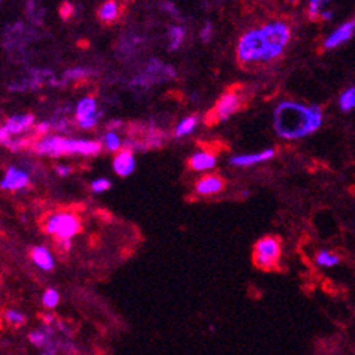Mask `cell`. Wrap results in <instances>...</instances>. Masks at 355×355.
<instances>
[{
  "mask_svg": "<svg viewBox=\"0 0 355 355\" xmlns=\"http://www.w3.org/2000/svg\"><path fill=\"white\" fill-rule=\"evenodd\" d=\"M338 262H340V256L330 250H320L319 254L316 255V263L319 266L331 267L338 265Z\"/></svg>",
  "mask_w": 355,
  "mask_h": 355,
  "instance_id": "cell-19",
  "label": "cell"
},
{
  "mask_svg": "<svg viewBox=\"0 0 355 355\" xmlns=\"http://www.w3.org/2000/svg\"><path fill=\"white\" fill-rule=\"evenodd\" d=\"M37 131L40 132V133H43V135L50 133V131H53V123H51L50 120H44L41 123L37 124Z\"/></svg>",
  "mask_w": 355,
  "mask_h": 355,
  "instance_id": "cell-30",
  "label": "cell"
},
{
  "mask_svg": "<svg viewBox=\"0 0 355 355\" xmlns=\"http://www.w3.org/2000/svg\"><path fill=\"white\" fill-rule=\"evenodd\" d=\"M225 187L224 178L219 176H204L196 184V191L198 196H214L221 193Z\"/></svg>",
  "mask_w": 355,
  "mask_h": 355,
  "instance_id": "cell-11",
  "label": "cell"
},
{
  "mask_svg": "<svg viewBox=\"0 0 355 355\" xmlns=\"http://www.w3.org/2000/svg\"><path fill=\"white\" fill-rule=\"evenodd\" d=\"M221 2H225V0H221Z\"/></svg>",
  "mask_w": 355,
  "mask_h": 355,
  "instance_id": "cell-37",
  "label": "cell"
},
{
  "mask_svg": "<svg viewBox=\"0 0 355 355\" xmlns=\"http://www.w3.org/2000/svg\"><path fill=\"white\" fill-rule=\"evenodd\" d=\"M338 105L341 108V111L344 112H349L355 108V87L345 89L343 94L340 95L338 99Z\"/></svg>",
  "mask_w": 355,
  "mask_h": 355,
  "instance_id": "cell-20",
  "label": "cell"
},
{
  "mask_svg": "<svg viewBox=\"0 0 355 355\" xmlns=\"http://www.w3.org/2000/svg\"><path fill=\"white\" fill-rule=\"evenodd\" d=\"M217 164V156L211 152H200L193 154L189 160V166L194 172H207Z\"/></svg>",
  "mask_w": 355,
  "mask_h": 355,
  "instance_id": "cell-13",
  "label": "cell"
},
{
  "mask_svg": "<svg viewBox=\"0 0 355 355\" xmlns=\"http://www.w3.org/2000/svg\"><path fill=\"white\" fill-rule=\"evenodd\" d=\"M111 185H112V183L108 180V178H96V180H94L92 183H91V190L94 191L95 194H102V193H105V191H108V190L111 189Z\"/></svg>",
  "mask_w": 355,
  "mask_h": 355,
  "instance_id": "cell-26",
  "label": "cell"
},
{
  "mask_svg": "<svg viewBox=\"0 0 355 355\" xmlns=\"http://www.w3.org/2000/svg\"><path fill=\"white\" fill-rule=\"evenodd\" d=\"M36 153L43 156L57 157L61 154H81V156H95L102 150L99 142L83 140V139H68L62 136H46L34 144Z\"/></svg>",
  "mask_w": 355,
  "mask_h": 355,
  "instance_id": "cell-3",
  "label": "cell"
},
{
  "mask_svg": "<svg viewBox=\"0 0 355 355\" xmlns=\"http://www.w3.org/2000/svg\"><path fill=\"white\" fill-rule=\"evenodd\" d=\"M102 113H96V115H94V116H88V118H83V119H78V126L81 128V129H85V131H89V129H92L95 124L98 123V119H99V116H101Z\"/></svg>",
  "mask_w": 355,
  "mask_h": 355,
  "instance_id": "cell-27",
  "label": "cell"
},
{
  "mask_svg": "<svg viewBox=\"0 0 355 355\" xmlns=\"http://www.w3.org/2000/svg\"><path fill=\"white\" fill-rule=\"evenodd\" d=\"M43 306L48 310L55 308L59 303V293L55 289H47L43 295Z\"/></svg>",
  "mask_w": 355,
  "mask_h": 355,
  "instance_id": "cell-21",
  "label": "cell"
},
{
  "mask_svg": "<svg viewBox=\"0 0 355 355\" xmlns=\"http://www.w3.org/2000/svg\"><path fill=\"white\" fill-rule=\"evenodd\" d=\"M31 259L34 262V265L40 267L44 272L53 270L54 265H55L53 254L46 246H36V248H33V250H31Z\"/></svg>",
  "mask_w": 355,
  "mask_h": 355,
  "instance_id": "cell-14",
  "label": "cell"
},
{
  "mask_svg": "<svg viewBox=\"0 0 355 355\" xmlns=\"http://www.w3.org/2000/svg\"><path fill=\"white\" fill-rule=\"evenodd\" d=\"M36 118L30 113H23V115H14L12 118L7 119V122L5 123L6 131L14 136V135H20L23 132L29 131L30 128L34 124Z\"/></svg>",
  "mask_w": 355,
  "mask_h": 355,
  "instance_id": "cell-12",
  "label": "cell"
},
{
  "mask_svg": "<svg viewBox=\"0 0 355 355\" xmlns=\"http://www.w3.org/2000/svg\"><path fill=\"white\" fill-rule=\"evenodd\" d=\"M323 123V111L317 105L283 101L273 112V128L279 136L289 140L311 135Z\"/></svg>",
  "mask_w": 355,
  "mask_h": 355,
  "instance_id": "cell-2",
  "label": "cell"
},
{
  "mask_svg": "<svg viewBox=\"0 0 355 355\" xmlns=\"http://www.w3.org/2000/svg\"><path fill=\"white\" fill-rule=\"evenodd\" d=\"M5 319L12 327H22L26 323V316H24L22 311L18 310H14V308H9L5 313Z\"/></svg>",
  "mask_w": 355,
  "mask_h": 355,
  "instance_id": "cell-22",
  "label": "cell"
},
{
  "mask_svg": "<svg viewBox=\"0 0 355 355\" xmlns=\"http://www.w3.org/2000/svg\"><path fill=\"white\" fill-rule=\"evenodd\" d=\"M136 160L131 149H122L113 159V170L120 177H128L135 172Z\"/></svg>",
  "mask_w": 355,
  "mask_h": 355,
  "instance_id": "cell-9",
  "label": "cell"
},
{
  "mask_svg": "<svg viewBox=\"0 0 355 355\" xmlns=\"http://www.w3.org/2000/svg\"><path fill=\"white\" fill-rule=\"evenodd\" d=\"M103 144L108 150L111 152H118L122 148V142H120V137L115 133V132H108L107 135L103 136Z\"/></svg>",
  "mask_w": 355,
  "mask_h": 355,
  "instance_id": "cell-25",
  "label": "cell"
},
{
  "mask_svg": "<svg viewBox=\"0 0 355 355\" xmlns=\"http://www.w3.org/2000/svg\"><path fill=\"white\" fill-rule=\"evenodd\" d=\"M59 248L62 249L64 252H70L72 248V239H62V241H58Z\"/></svg>",
  "mask_w": 355,
  "mask_h": 355,
  "instance_id": "cell-34",
  "label": "cell"
},
{
  "mask_svg": "<svg viewBox=\"0 0 355 355\" xmlns=\"http://www.w3.org/2000/svg\"><path fill=\"white\" fill-rule=\"evenodd\" d=\"M169 38H170V50L176 51L181 47V44L184 43L185 38V30L181 26H172V29L169 31Z\"/></svg>",
  "mask_w": 355,
  "mask_h": 355,
  "instance_id": "cell-18",
  "label": "cell"
},
{
  "mask_svg": "<svg viewBox=\"0 0 355 355\" xmlns=\"http://www.w3.org/2000/svg\"><path fill=\"white\" fill-rule=\"evenodd\" d=\"M275 154H276V150H275V149H265V150H262V152H258V153L254 154H239V156H234V157L229 160V163H231L232 166L249 167L273 159Z\"/></svg>",
  "mask_w": 355,
  "mask_h": 355,
  "instance_id": "cell-10",
  "label": "cell"
},
{
  "mask_svg": "<svg viewBox=\"0 0 355 355\" xmlns=\"http://www.w3.org/2000/svg\"><path fill=\"white\" fill-rule=\"evenodd\" d=\"M55 172H57L59 177H67V176L71 174L72 169L70 166H66V164H59V166L55 167Z\"/></svg>",
  "mask_w": 355,
  "mask_h": 355,
  "instance_id": "cell-32",
  "label": "cell"
},
{
  "mask_svg": "<svg viewBox=\"0 0 355 355\" xmlns=\"http://www.w3.org/2000/svg\"><path fill=\"white\" fill-rule=\"evenodd\" d=\"M10 139H12V135L6 131V128H5V126H0V143L6 146L7 143L10 142Z\"/></svg>",
  "mask_w": 355,
  "mask_h": 355,
  "instance_id": "cell-33",
  "label": "cell"
},
{
  "mask_svg": "<svg viewBox=\"0 0 355 355\" xmlns=\"http://www.w3.org/2000/svg\"><path fill=\"white\" fill-rule=\"evenodd\" d=\"M26 144H27L26 139H10V142L7 143L6 148L10 149L12 152H18V150H22Z\"/></svg>",
  "mask_w": 355,
  "mask_h": 355,
  "instance_id": "cell-29",
  "label": "cell"
},
{
  "mask_svg": "<svg viewBox=\"0 0 355 355\" xmlns=\"http://www.w3.org/2000/svg\"><path fill=\"white\" fill-rule=\"evenodd\" d=\"M331 18H332L331 10H323V12L320 13V20H326V22H328V20H331Z\"/></svg>",
  "mask_w": 355,
  "mask_h": 355,
  "instance_id": "cell-35",
  "label": "cell"
},
{
  "mask_svg": "<svg viewBox=\"0 0 355 355\" xmlns=\"http://www.w3.org/2000/svg\"><path fill=\"white\" fill-rule=\"evenodd\" d=\"M81 219L78 215L72 213H58L50 215L44 229L50 235H54L58 241L62 239H72L81 232Z\"/></svg>",
  "mask_w": 355,
  "mask_h": 355,
  "instance_id": "cell-5",
  "label": "cell"
},
{
  "mask_svg": "<svg viewBox=\"0 0 355 355\" xmlns=\"http://www.w3.org/2000/svg\"><path fill=\"white\" fill-rule=\"evenodd\" d=\"M243 98L242 94L237 91V89H229L219 96V99L215 103V107L210 113V118L207 122H224L226 119H229L237 113L241 108H242Z\"/></svg>",
  "mask_w": 355,
  "mask_h": 355,
  "instance_id": "cell-6",
  "label": "cell"
},
{
  "mask_svg": "<svg viewBox=\"0 0 355 355\" xmlns=\"http://www.w3.org/2000/svg\"><path fill=\"white\" fill-rule=\"evenodd\" d=\"M41 355H57V354H50V352H43Z\"/></svg>",
  "mask_w": 355,
  "mask_h": 355,
  "instance_id": "cell-36",
  "label": "cell"
},
{
  "mask_svg": "<svg viewBox=\"0 0 355 355\" xmlns=\"http://www.w3.org/2000/svg\"><path fill=\"white\" fill-rule=\"evenodd\" d=\"M197 124H198V116H197V115H191V116L184 118L183 120L176 126V136L177 137L187 136V135H190L191 132H194Z\"/></svg>",
  "mask_w": 355,
  "mask_h": 355,
  "instance_id": "cell-17",
  "label": "cell"
},
{
  "mask_svg": "<svg viewBox=\"0 0 355 355\" xmlns=\"http://www.w3.org/2000/svg\"><path fill=\"white\" fill-rule=\"evenodd\" d=\"M355 33V20H348L341 26H338L337 29L332 31L330 36L324 40L323 47L326 50H332V48L340 47L344 43L349 41Z\"/></svg>",
  "mask_w": 355,
  "mask_h": 355,
  "instance_id": "cell-7",
  "label": "cell"
},
{
  "mask_svg": "<svg viewBox=\"0 0 355 355\" xmlns=\"http://www.w3.org/2000/svg\"><path fill=\"white\" fill-rule=\"evenodd\" d=\"M163 10L166 13H169V14H173L174 17H178L177 7H176V5L170 3V2H164V3H163Z\"/></svg>",
  "mask_w": 355,
  "mask_h": 355,
  "instance_id": "cell-31",
  "label": "cell"
},
{
  "mask_svg": "<svg viewBox=\"0 0 355 355\" xmlns=\"http://www.w3.org/2000/svg\"><path fill=\"white\" fill-rule=\"evenodd\" d=\"M290 37L291 29L282 20L249 30L238 40V59L241 64H256L279 58L287 47Z\"/></svg>",
  "mask_w": 355,
  "mask_h": 355,
  "instance_id": "cell-1",
  "label": "cell"
},
{
  "mask_svg": "<svg viewBox=\"0 0 355 355\" xmlns=\"http://www.w3.org/2000/svg\"><path fill=\"white\" fill-rule=\"evenodd\" d=\"M98 16L103 23H112L119 17V5L115 0H108L101 6Z\"/></svg>",
  "mask_w": 355,
  "mask_h": 355,
  "instance_id": "cell-16",
  "label": "cell"
},
{
  "mask_svg": "<svg viewBox=\"0 0 355 355\" xmlns=\"http://www.w3.org/2000/svg\"><path fill=\"white\" fill-rule=\"evenodd\" d=\"M282 241L278 237L266 235L255 243L252 261L254 265L265 272H273L280 266Z\"/></svg>",
  "mask_w": 355,
  "mask_h": 355,
  "instance_id": "cell-4",
  "label": "cell"
},
{
  "mask_svg": "<svg viewBox=\"0 0 355 355\" xmlns=\"http://www.w3.org/2000/svg\"><path fill=\"white\" fill-rule=\"evenodd\" d=\"M92 74V70L89 68H83V67H75V68H71L64 74V78L66 81H75V79H83V78H88L89 75Z\"/></svg>",
  "mask_w": 355,
  "mask_h": 355,
  "instance_id": "cell-23",
  "label": "cell"
},
{
  "mask_svg": "<svg viewBox=\"0 0 355 355\" xmlns=\"http://www.w3.org/2000/svg\"><path fill=\"white\" fill-rule=\"evenodd\" d=\"M214 36V27L211 23H205L200 30V38L204 43H208Z\"/></svg>",
  "mask_w": 355,
  "mask_h": 355,
  "instance_id": "cell-28",
  "label": "cell"
},
{
  "mask_svg": "<svg viewBox=\"0 0 355 355\" xmlns=\"http://www.w3.org/2000/svg\"><path fill=\"white\" fill-rule=\"evenodd\" d=\"M96 109H98V107H96V101H95V98H92V96H87V98H83V99H81V101L78 102L77 105V109H75V116H77V120L78 119H83V118H88V116H94V115H96Z\"/></svg>",
  "mask_w": 355,
  "mask_h": 355,
  "instance_id": "cell-15",
  "label": "cell"
},
{
  "mask_svg": "<svg viewBox=\"0 0 355 355\" xmlns=\"http://www.w3.org/2000/svg\"><path fill=\"white\" fill-rule=\"evenodd\" d=\"M330 0H310L308 3V17L311 20H320V13Z\"/></svg>",
  "mask_w": 355,
  "mask_h": 355,
  "instance_id": "cell-24",
  "label": "cell"
},
{
  "mask_svg": "<svg viewBox=\"0 0 355 355\" xmlns=\"http://www.w3.org/2000/svg\"><path fill=\"white\" fill-rule=\"evenodd\" d=\"M29 183V173L16 166H10L7 169L3 180L0 181V187L3 190H9V191H18V190L27 187Z\"/></svg>",
  "mask_w": 355,
  "mask_h": 355,
  "instance_id": "cell-8",
  "label": "cell"
}]
</instances>
